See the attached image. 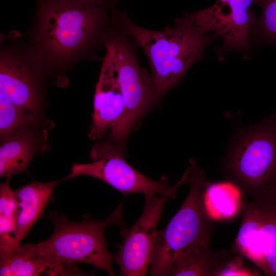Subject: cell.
<instances>
[{
  "label": "cell",
  "instance_id": "obj_6",
  "mask_svg": "<svg viewBox=\"0 0 276 276\" xmlns=\"http://www.w3.org/2000/svg\"><path fill=\"white\" fill-rule=\"evenodd\" d=\"M228 166L247 197L276 190V118L245 132L232 149Z\"/></svg>",
  "mask_w": 276,
  "mask_h": 276
},
{
  "label": "cell",
  "instance_id": "obj_19",
  "mask_svg": "<svg viewBox=\"0 0 276 276\" xmlns=\"http://www.w3.org/2000/svg\"><path fill=\"white\" fill-rule=\"evenodd\" d=\"M254 3L262 10L254 29L263 40L276 44V0H255Z\"/></svg>",
  "mask_w": 276,
  "mask_h": 276
},
{
  "label": "cell",
  "instance_id": "obj_4",
  "mask_svg": "<svg viewBox=\"0 0 276 276\" xmlns=\"http://www.w3.org/2000/svg\"><path fill=\"white\" fill-rule=\"evenodd\" d=\"M54 231L47 240L38 243L22 244L19 250L26 255H42L65 263H86L115 275L114 255L109 251L104 236L110 225L122 227L123 205L120 204L110 216L102 220L89 217L74 222L66 216L51 213L48 216Z\"/></svg>",
  "mask_w": 276,
  "mask_h": 276
},
{
  "label": "cell",
  "instance_id": "obj_1",
  "mask_svg": "<svg viewBox=\"0 0 276 276\" xmlns=\"http://www.w3.org/2000/svg\"><path fill=\"white\" fill-rule=\"evenodd\" d=\"M36 1L29 48L43 70L66 67L103 44L112 4Z\"/></svg>",
  "mask_w": 276,
  "mask_h": 276
},
{
  "label": "cell",
  "instance_id": "obj_18",
  "mask_svg": "<svg viewBox=\"0 0 276 276\" xmlns=\"http://www.w3.org/2000/svg\"><path fill=\"white\" fill-rule=\"evenodd\" d=\"M35 113L12 103L0 92V134L1 137L23 130L35 121Z\"/></svg>",
  "mask_w": 276,
  "mask_h": 276
},
{
  "label": "cell",
  "instance_id": "obj_13",
  "mask_svg": "<svg viewBox=\"0 0 276 276\" xmlns=\"http://www.w3.org/2000/svg\"><path fill=\"white\" fill-rule=\"evenodd\" d=\"M62 181L33 180L14 190L17 201L15 239L18 245L43 214L54 189Z\"/></svg>",
  "mask_w": 276,
  "mask_h": 276
},
{
  "label": "cell",
  "instance_id": "obj_21",
  "mask_svg": "<svg viewBox=\"0 0 276 276\" xmlns=\"http://www.w3.org/2000/svg\"><path fill=\"white\" fill-rule=\"evenodd\" d=\"M70 2H73L76 3H84V4H111L116 0H64Z\"/></svg>",
  "mask_w": 276,
  "mask_h": 276
},
{
  "label": "cell",
  "instance_id": "obj_9",
  "mask_svg": "<svg viewBox=\"0 0 276 276\" xmlns=\"http://www.w3.org/2000/svg\"><path fill=\"white\" fill-rule=\"evenodd\" d=\"M124 150L110 143H99L93 148L89 163H75L64 179L87 176L100 179L123 195L141 193L163 195L171 188L166 178L155 181L142 174L126 160Z\"/></svg>",
  "mask_w": 276,
  "mask_h": 276
},
{
  "label": "cell",
  "instance_id": "obj_14",
  "mask_svg": "<svg viewBox=\"0 0 276 276\" xmlns=\"http://www.w3.org/2000/svg\"><path fill=\"white\" fill-rule=\"evenodd\" d=\"M20 248V247H19ZM83 275L84 273L75 265L42 255H26L19 248L0 256L1 276Z\"/></svg>",
  "mask_w": 276,
  "mask_h": 276
},
{
  "label": "cell",
  "instance_id": "obj_2",
  "mask_svg": "<svg viewBox=\"0 0 276 276\" xmlns=\"http://www.w3.org/2000/svg\"><path fill=\"white\" fill-rule=\"evenodd\" d=\"M111 15L116 26L145 53L157 102L201 59L217 36L201 32L184 16L176 19L174 27L153 31L137 25L116 9L112 8Z\"/></svg>",
  "mask_w": 276,
  "mask_h": 276
},
{
  "label": "cell",
  "instance_id": "obj_16",
  "mask_svg": "<svg viewBox=\"0 0 276 276\" xmlns=\"http://www.w3.org/2000/svg\"><path fill=\"white\" fill-rule=\"evenodd\" d=\"M241 189L235 183L208 182L203 196L205 210L212 219L229 218L242 206Z\"/></svg>",
  "mask_w": 276,
  "mask_h": 276
},
{
  "label": "cell",
  "instance_id": "obj_12",
  "mask_svg": "<svg viewBox=\"0 0 276 276\" xmlns=\"http://www.w3.org/2000/svg\"><path fill=\"white\" fill-rule=\"evenodd\" d=\"M103 60L94 99L92 124L89 136L102 139L118 122L124 110L122 92L111 48L104 44Z\"/></svg>",
  "mask_w": 276,
  "mask_h": 276
},
{
  "label": "cell",
  "instance_id": "obj_8",
  "mask_svg": "<svg viewBox=\"0 0 276 276\" xmlns=\"http://www.w3.org/2000/svg\"><path fill=\"white\" fill-rule=\"evenodd\" d=\"M190 170L164 194H145L143 213L129 228L123 231V241L114 255V261L120 268V275H146L149 269L157 235V225L169 199L175 196L177 189L188 183Z\"/></svg>",
  "mask_w": 276,
  "mask_h": 276
},
{
  "label": "cell",
  "instance_id": "obj_17",
  "mask_svg": "<svg viewBox=\"0 0 276 276\" xmlns=\"http://www.w3.org/2000/svg\"><path fill=\"white\" fill-rule=\"evenodd\" d=\"M11 177L0 186V256L18 250L16 241L17 201L9 185Z\"/></svg>",
  "mask_w": 276,
  "mask_h": 276
},
{
  "label": "cell",
  "instance_id": "obj_20",
  "mask_svg": "<svg viewBox=\"0 0 276 276\" xmlns=\"http://www.w3.org/2000/svg\"><path fill=\"white\" fill-rule=\"evenodd\" d=\"M243 257L239 256H231L217 275H258L255 270L244 265Z\"/></svg>",
  "mask_w": 276,
  "mask_h": 276
},
{
  "label": "cell",
  "instance_id": "obj_7",
  "mask_svg": "<svg viewBox=\"0 0 276 276\" xmlns=\"http://www.w3.org/2000/svg\"><path fill=\"white\" fill-rule=\"evenodd\" d=\"M235 243L265 274L276 276V190L248 197Z\"/></svg>",
  "mask_w": 276,
  "mask_h": 276
},
{
  "label": "cell",
  "instance_id": "obj_5",
  "mask_svg": "<svg viewBox=\"0 0 276 276\" xmlns=\"http://www.w3.org/2000/svg\"><path fill=\"white\" fill-rule=\"evenodd\" d=\"M117 28L109 29L103 40L112 50L124 101L123 112L110 130L109 139L125 147L130 132L157 101L151 75L141 67L128 37Z\"/></svg>",
  "mask_w": 276,
  "mask_h": 276
},
{
  "label": "cell",
  "instance_id": "obj_15",
  "mask_svg": "<svg viewBox=\"0 0 276 276\" xmlns=\"http://www.w3.org/2000/svg\"><path fill=\"white\" fill-rule=\"evenodd\" d=\"M9 135L0 147V176L11 177L24 171L32 160L36 149L30 134L19 131Z\"/></svg>",
  "mask_w": 276,
  "mask_h": 276
},
{
  "label": "cell",
  "instance_id": "obj_11",
  "mask_svg": "<svg viewBox=\"0 0 276 276\" xmlns=\"http://www.w3.org/2000/svg\"><path fill=\"white\" fill-rule=\"evenodd\" d=\"M38 66L29 47L27 52L11 47L1 50L0 92L14 105L34 113L39 105L34 72Z\"/></svg>",
  "mask_w": 276,
  "mask_h": 276
},
{
  "label": "cell",
  "instance_id": "obj_10",
  "mask_svg": "<svg viewBox=\"0 0 276 276\" xmlns=\"http://www.w3.org/2000/svg\"><path fill=\"white\" fill-rule=\"evenodd\" d=\"M254 1L217 0L205 9L183 16L201 32L220 36L225 49L246 52L256 21L251 10Z\"/></svg>",
  "mask_w": 276,
  "mask_h": 276
},
{
  "label": "cell",
  "instance_id": "obj_3",
  "mask_svg": "<svg viewBox=\"0 0 276 276\" xmlns=\"http://www.w3.org/2000/svg\"><path fill=\"white\" fill-rule=\"evenodd\" d=\"M190 189L181 206L166 226L157 232L149 266L151 275H169L173 267L195 255L210 251L211 218L203 196L207 181L203 171L191 159Z\"/></svg>",
  "mask_w": 276,
  "mask_h": 276
}]
</instances>
